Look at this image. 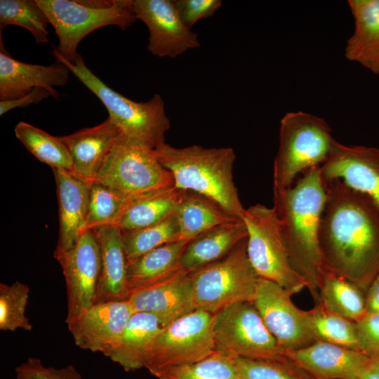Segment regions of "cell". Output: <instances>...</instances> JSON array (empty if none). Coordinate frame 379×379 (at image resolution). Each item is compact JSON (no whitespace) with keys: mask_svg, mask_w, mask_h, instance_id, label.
I'll list each match as a JSON object with an SVG mask.
<instances>
[{"mask_svg":"<svg viewBox=\"0 0 379 379\" xmlns=\"http://www.w3.org/2000/svg\"><path fill=\"white\" fill-rule=\"evenodd\" d=\"M323 181L326 197L319 231L322 267L366 292L379 275V208L340 179Z\"/></svg>","mask_w":379,"mask_h":379,"instance_id":"obj_1","label":"cell"},{"mask_svg":"<svg viewBox=\"0 0 379 379\" xmlns=\"http://www.w3.org/2000/svg\"><path fill=\"white\" fill-rule=\"evenodd\" d=\"M326 197L320 166L305 171L294 186L273 188V207L291 265L305 280L315 303L319 301L318 281L323 267L319 231Z\"/></svg>","mask_w":379,"mask_h":379,"instance_id":"obj_2","label":"cell"},{"mask_svg":"<svg viewBox=\"0 0 379 379\" xmlns=\"http://www.w3.org/2000/svg\"><path fill=\"white\" fill-rule=\"evenodd\" d=\"M154 151L160 164L172 173L175 187L203 194L241 218L245 208L233 180L236 156L232 148L197 145L178 148L165 142Z\"/></svg>","mask_w":379,"mask_h":379,"instance_id":"obj_3","label":"cell"},{"mask_svg":"<svg viewBox=\"0 0 379 379\" xmlns=\"http://www.w3.org/2000/svg\"><path fill=\"white\" fill-rule=\"evenodd\" d=\"M58 38L52 53L72 63L77 47L91 32L109 25L122 30L137 20L132 0H36Z\"/></svg>","mask_w":379,"mask_h":379,"instance_id":"obj_4","label":"cell"},{"mask_svg":"<svg viewBox=\"0 0 379 379\" xmlns=\"http://www.w3.org/2000/svg\"><path fill=\"white\" fill-rule=\"evenodd\" d=\"M53 55L98 97L106 107L108 117L123 134L154 149L165 143V133L170 128V121L164 100L159 94L147 102H135L106 85L86 66L80 54L72 63Z\"/></svg>","mask_w":379,"mask_h":379,"instance_id":"obj_5","label":"cell"},{"mask_svg":"<svg viewBox=\"0 0 379 379\" xmlns=\"http://www.w3.org/2000/svg\"><path fill=\"white\" fill-rule=\"evenodd\" d=\"M335 140L324 119L300 111L286 114L280 122L273 188L290 187L298 174L323 164Z\"/></svg>","mask_w":379,"mask_h":379,"instance_id":"obj_6","label":"cell"},{"mask_svg":"<svg viewBox=\"0 0 379 379\" xmlns=\"http://www.w3.org/2000/svg\"><path fill=\"white\" fill-rule=\"evenodd\" d=\"M247 237L221 260L190 272L195 310L215 314L233 304L253 302L260 277L248 257Z\"/></svg>","mask_w":379,"mask_h":379,"instance_id":"obj_7","label":"cell"},{"mask_svg":"<svg viewBox=\"0 0 379 379\" xmlns=\"http://www.w3.org/2000/svg\"><path fill=\"white\" fill-rule=\"evenodd\" d=\"M95 180L126 199L174 187L172 173L160 164L154 149L123 133Z\"/></svg>","mask_w":379,"mask_h":379,"instance_id":"obj_8","label":"cell"},{"mask_svg":"<svg viewBox=\"0 0 379 379\" xmlns=\"http://www.w3.org/2000/svg\"><path fill=\"white\" fill-rule=\"evenodd\" d=\"M215 314L194 310L163 326L149 345L143 367L156 378L198 361L215 351Z\"/></svg>","mask_w":379,"mask_h":379,"instance_id":"obj_9","label":"cell"},{"mask_svg":"<svg viewBox=\"0 0 379 379\" xmlns=\"http://www.w3.org/2000/svg\"><path fill=\"white\" fill-rule=\"evenodd\" d=\"M241 219L248 232V257L257 274L292 295L307 287L305 280L291 265L274 208L256 204L245 208Z\"/></svg>","mask_w":379,"mask_h":379,"instance_id":"obj_10","label":"cell"},{"mask_svg":"<svg viewBox=\"0 0 379 379\" xmlns=\"http://www.w3.org/2000/svg\"><path fill=\"white\" fill-rule=\"evenodd\" d=\"M215 351L232 358L265 359L284 354L252 302L215 314Z\"/></svg>","mask_w":379,"mask_h":379,"instance_id":"obj_11","label":"cell"},{"mask_svg":"<svg viewBox=\"0 0 379 379\" xmlns=\"http://www.w3.org/2000/svg\"><path fill=\"white\" fill-rule=\"evenodd\" d=\"M292 294L278 284L259 277L253 303L266 327L285 352L306 347L317 341L307 311L297 307Z\"/></svg>","mask_w":379,"mask_h":379,"instance_id":"obj_12","label":"cell"},{"mask_svg":"<svg viewBox=\"0 0 379 379\" xmlns=\"http://www.w3.org/2000/svg\"><path fill=\"white\" fill-rule=\"evenodd\" d=\"M65 277L67 296V324L91 307L95 302L100 279L101 258L96 234L85 230L74 247L54 254Z\"/></svg>","mask_w":379,"mask_h":379,"instance_id":"obj_13","label":"cell"},{"mask_svg":"<svg viewBox=\"0 0 379 379\" xmlns=\"http://www.w3.org/2000/svg\"><path fill=\"white\" fill-rule=\"evenodd\" d=\"M132 9L149 31L147 50L158 57L175 58L200 46L197 34L181 20L171 0H132Z\"/></svg>","mask_w":379,"mask_h":379,"instance_id":"obj_14","label":"cell"},{"mask_svg":"<svg viewBox=\"0 0 379 379\" xmlns=\"http://www.w3.org/2000/svg\"><path fill=\"white\" fill-rule=\"evenodd\" d=\"M135 312L128 299L95 303L67 326L77 346L106 356L118 343Z\"/></svg>","mask_w":379,"mask_h":379,"instance_id":"obj_15","label":"cell"},{"mask_svg":"<svg viewBox=\"0 0 379 379\" xmlns=\"http://www.w3.org/2000/svg\"><path fill=\"white\" fill-rule=\"evenodd\" d=\"M320 171L323 180L340 179L379 208V149L347 146L335 140Z\"/></svg>","mask_w":379,"mask_h":379,"instance_id":"obj_16","label":"cell"},{"mask_svg":"<svg viewBox=\"0 0 379 379\" xmlns=\"http://www.w3.org/2000/svg\"><path fill=\"white\" fill-rule=\"evenodd\" d=\"M135 312L155 316L161 326L195 310L190 272L180 269L167 279L131 293Z\"/></svg>","mask_w":379,"mask_h":379,"instance_id":"obj_17","label":"cell"},{"mask_svg":"<svg viewBox=\"0 0 379 379\" xmlns=\"http://www.w3.org/2000/svg\"><path fill=\"white\" fill-rule=\"evenodd\" d=\"M70 71L55 59L50 65L22 62L13 58L5 49L0 32V101L21 98L34 88L48 90L58 99L55 87L66 85Z\"/></svg>","mask_w":379,"mask_h":379,"instance_id":"obj_18","label":"cell"},{"mask_svg":"<svg viewBox=\"0 0 379 379\" xmlns=\"http://www.w3.org/2000/svg\"><path fill=\"white\" fill-rule=\"evenodd\" d=\"M53 172L59 216V235L54 254H58L74 247L85 231L92 182L68 170L55 168Z\"/></svg>","mask_w":379,"mask_h":379,"instance_id":"obj_19","label":"cell"},{"mask_svg":"<svg viewBox=\"0 0 379 379\" xmlns=\"http://www.w3.org/2000/svg\"><path fill=\"white\" fill-rule=\"evenodd\" d=\"M285 354L313 379H359L371 360L361 352L322 340Z\"/></svg>","mask_w":379,"mask_h":379,"instance_id":"obj_20","label":"cell"},{"mask_svg":"<svg viewBox=\"0 0 379 379\" xmlns=\"http://www.w3.org/2000/svg\"><path fill=\"white\" fill-rule=\"evenodd\" d=\"M121 133L107 117L98 125L61 136L71 154L73 172L88 181H94Z\"/></svg>","mask_w":379,"mask_h":379,"instance_id":"obj_21","label":"cell"},{"mask_svg":"<svg viewBox=\"0 0 379 379\" xmlns=\"http://www.w3.org/2000/svg\"><path fill=\"white\" fill-rule=\"evenodd\" d=\"M100 250L101 267L95 303L127 300V261L121 231L114 225L95 230Z\"/></svg>","mask_w":379,"mask_h":379,"instance_id":"obj_22","label":"cell"},{"mask_svg":"<svg viewBox=\"0 0 379 379\" xmlns=\"http://www.w3.org/2000/svg\"><path fill=\"white\" fill-rule=\"evenodd\" d=\"M248 237L242 219L221 224L189 241L179 260V267L189 272L217 262Z\"/></svg>","mask_w":379,"mask_h":379,"instance_id":"obj_23","label":"cell"},{"mask_svg":"<svg viewBox=\"0 0 379 379\" xmlns=\"http://www.w3.org/2000/svg\"><path fill=\"white\" fill-rule=\"evenodd\" d=\"M354 31L347 40L345 57L379 73V0H349Z\"/></svg>","mask_w":379,"mask_h":379,"instance_id":"obj_24","label":"cell"},{"mask_svg":"<svg viewBox=\"0 0 379 379\" xmlns=\"http://www.w3.org/2000/svg\"><path fill=\"white\" fill-rule=\"evenodd\" d=\"M183 191L173 187L126 199L112 225L131 232L158 223L174 213Z\"/></svg>","mask_w":379,"mask_h":379,"instance_id":"obj_25","label":"cell"},{"mask_svg":"<svg viewBox=\"0 0 379 379\" xmlns=\"http://www.w3.org/2000/svg\"><path fill=\"white\" fill-rule=\"evenodd\" d=\"M187 243L181 239L167 243L127 264L128 296L133 291L152 286L179 270L180 258Z\"/></svg>","mask_w":379,"mask_h":379,"instance_id":"obj_26","label":"cell"},{"mask_svg":"<svg viewBox=\"0 0 379 379\" xmlns=\"http://www.w3.org/2000/svg\"><path fill=\"white\" fill-rule=\"evenodd\" d=\"M174 214L180 228L179 239L187 241L215 226L241 219L210 198L190 190L183 191Z\"/></svg>","mask_w":379,"mask_h":379,"instance_id":"obj_27","label":"cell"},{"mask_svg":"<svg viewBox=\"0 0 379 379\" xmlns=\"http://www.w3.org/2000/svg\"><path fill=\"white\" fill-rule=\"evenodd\" d=\"M161 328L159 320L153 314L135 312L118 343L106 356L126 371L142 368L145 352Z\"/></svg>","mask_w":379,"mask_h":379,"instance_id":"obj_28","label":"cell"},{"mask_svg":"<svg viewBox=\"0 0 379 379\" xmlns=\"http://www.w3.org/2000/svg\"><path fill=\"white\" fill-rule=\"evenodd\" d=\"M318 291L319 302L333 313L357 322L367 312L366 292L323 267L319 277Z\"/></svg>","mask_w":379,"mask_h":379,"instance_id":"obj_29","label":"cell"},{"mask_svg":"<svg viewBox=\"0 0 379 379\" xmlns=\"http://www.w3.org/2000/svg\"><path fill=\"white\" fill-rule=\"evenodd\" d=\"M15 137L41 162L52 169L73 171L71 154L60 137L53 136L25 121H19L14 128Z\"/></svg>","mask_w":379,"mask_h":379,"instance_id":"obj_30","label":"cell"},{"mask_svg":"<svg viewBox=\"0 0 379 379\" xmlns=\"http://www.w3.org/2000/svg\"><path fill=\"white\" fill-rule=\"evenodd\" d=\"M307 315L317 340L361 352L355 321L332 312L320 302L307 311Z\"/></svg>","mask_w":379,"mask_h":379,"instance_id":"obj_31","label":"cell"},{"mask_svg":"<svg viewBox=\"0 0 379 379\" xmlns=\"http://www.w3.org/2000/svg\"><path fill=\"white\" fill-rule=\"evenodd\" d=\"M127 264L146 253L179 239L180 228L174 213L154 225L131 232H121Z\"/></svg>","mask_w":379,"mask_h":379,"instance_id":"obj_32","label":"cell"},{"mask_svg":"<svg viewBox=\"0 0 379 379\" xmlns=\"http://www.w3.org/2000/svg\"><path fill=\"white\" fill-rule=\"evenodd\" d=\"M49 24L36 0L0 1V32L6 26H19L28 30L37 44H45L48 42Z\"/></svg>","mask_w":379,"mask_h":379,"instance_id":"obj_33","label":"cell"},{"mask_svg":"<svg viewBox=\"0 0 379 379\" xmlns=\"http://www.w3.org/2000/svg\"><path fill=\"white\" fill-rule=\"evenodd\" d=\"M233 359L243 379H313L285 354L265 359Z\"/></svg>","mask_w":379,"mask_h":379,"instance_id":"obj_34","label":"cell"},{"mask_svg":"<svg viewBox=\"0 0 379 379\" xmlns=\"http://www.w3.org/2000/svg\"><path fill=\"white\" fill-rule=\"evenodd\" d=\"M158 379H243L233 358L214 351L192 364L175 367Z\"/></svg>","mask_w":379,"mask_h":379,"instance_id":"obj_35","label":"cell"},{"mask_svg":"<svg viewBox=\"0 0 379 379\" xmlns=\"http://www.w3.org/2000/svg\"><path fill=\"white\" fill-rule=\"evenodd\" d=\"M29 292V286L19 281L11 285L0 284V330H32L25 314Z\"/></svg>","mask_w":379,"mask_h":379,"instance_id":"obj_36","label":"cell"},{"mask_svg":"<svg viewBox=\"0 0 379 379\" xmlns=\"http://www.w3.org/2000/svg\"><path fill=\"white\" fill-rule=\"evenodd\" d=\"M126 199L109 187L93 181L90 188L85 230L112 225Z\"/></svg>","mask_w":379,"mask_h":379,"instance_id":"obj_37","label":"cell"},{"mask_svg":"<svg viewBox=\"0 0 379 379\" xmlns=\"http://www.w3.org/2000/svg\"><path fill=\"white\" fill-rule=\"evenodd\" d=\"M16 379H82L72 365L61 368L46 367L39 358L30 357L15 368Z\"/></svg>","mask_w":379,"mask_h":379,"instance_id":"obj_38","label":"cell"},{"mask_svg":"<svg viewBox=\"0 0 379 379\" xmlns=\"http://www.w3.org/2000/svg\"><path fill=\"white\" fill-rule=\"evenodd\" d=\"M356 324L361 352L379 360V313L367 312Z\"/></svg>","mask_w":379,"mask_h":379,"instance_id":"obj_39","label":"cell"},{"mask_svg":"<svg viewBox=\"0 0 379 379\" xmlns=\"http://www.w3.org/2000/svg\"><path fill=\"white\" fill-rule=\"evenodd\" d=\"M182 22L189 29L199 20L208 18L222 6L220 0H173Z\"/></svg>","mask_w":379,"mask_h":379,"instance_id":"obj_40","label":"cell"},{"mask_svg":"<svg viewBox=\"0 0 379 379\" xmlns=\"http://www.w3.org/2000/svg\"><path fill=\"white\" fill-rule=\"evenodd\" d=\"M52 96V94L43 88H34L28 94L13 100L0 101V116L17 107H27L31 104H37L42 100Z\"/></svg>","mask_w":379,"mask_h":379,"instance_id":"obj_41","label":"cell"},{"mask_svg":"<svg viewBox=\"0 0 379 379\" xmlns=\"http://www.w3.org/2000/svg\"><path fill=\"white\" fill-rule=\"evenodd\" d=\"M366 304L367 312L379 313V275L366 292Z\"/></svg>","mask_w":379,"mask_h":379,"instance_id":"obj_42","label":"cell"},{"mask_svg":"<svg viewBox=\"0 0 379 379\" xmlns=\"http://www.w3.org/2000/svg\"><path fill=\"white\" fill-rule=\"evenodd\" d=\"M359 379H379V360L371 359Z\"/></svg>","mask_w":379,"mask_h":379,"instance_id":"obj_43","label":"cell"}]
</instances>
